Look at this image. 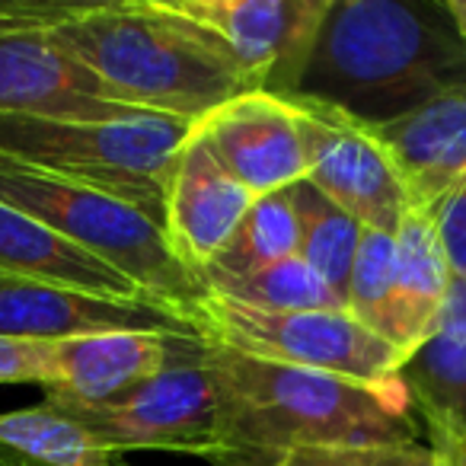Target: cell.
Instances as JSON below:
<instances>
[{
    "label": "cell",
    "mask_w": 466,
    "mask_h": 466,
    "mask_svg": "<svg viewBox=\"0 0 466 466\" xmlns=\"http://www.w3.org/2000/svg\"><path fill=\"white\" fill-rule=\"evenodd\" d=\"M208 349L224 400L214 466H275L300 447L419 441V419L400 377L361 383Z\"/></svg>",
    "instance_id": "6da1fadb"
},
{
    "label": "cell",
    "mask_w": 466,
    "mask_h": 466,
    "mask_svg": "<svg viewBox=\"0 0 466 466\" xmlns=\"http://www.w3.org/2000/svg\"><path fill=\"white\" fill-rule=\"evenodd\" d=\"M466 84V55L441 0H329L291 96L383 125Z\"/></svg>",
    "instance_id": "7a4b0ae2"
},
{
    "label": "cell",
    "mask_w": 466,
    "mask_h": 466,
    "mask_svg": "<svg viewBox=\"0 0 466 466\" xmlns=\"http://www.w3.org/2000/svg\"><path fill=\"white\" fill-rule=\"evenodd\" d=\"M46 29L122 106L198 125L227 99L253 93L211 35L167 0L46 4Z\"/></svg>",
    "instance_id": "3957f363"
},
{
    "label": "cell",
    "mask_w": 466,
    "mask_h": 466,
    "mask_svg": "<svg viewBox=\"0 0 466 466\" xmlns=\"http://www.w3.org/2000/svg\"><path fill=\"white\" fill-rule=\"evenodd\" d=\"M0 205L61 233L74 247L125 275L144 298L173 307L195 323L208 288L173 253L163 227L150 214L7 157H0Z\"/></svg>",
    "instance_id": "277c9868"
},
{
    "label": "cell",
    "mask_w": 466,
    "mask_h": 466,
    "mask_svg": "<svg viewBox=\"0 0 466 466\" xmlns=\"http://www.w3.org/2000/svg\"><path fill=\"white\" fill-rule=\"evenodd\" d=\"M192 128L147 109L106 122L0 116V157L128 201L163 227V188Z\"/></svg>",
    "instance_id": "5b68a950"
},
{
    "label": "cell",
    "mask_w": 466,
    "mask_h": 466,
    "mask_svg": "<svg viewBox=\"0 0 466 466\" xmlns=\"http://www.w3.org/2000/svg\"><path fill=\"white\" fill-rule=\"evenodd\" d=\"M52 402L74 419L109 453L176 451L211 463L220 447V383L211 368V349L201 336L186 339L173 361L154 377L135 383L106 402Z\"/></svg>",
    "instance_id": "8992f818"
},
{
    "label": "cell",
    "mask_w": 466,
    "mask_h": 466,
    "mask_svg": "<svg viewBox=\"0 0 466 466\" xmlns=\"http://www.w3.org/2000/svg\"><path fill=\"white\" fill-rule=\"evenodd\" d=\"M201 339L259 361L307 368L361 383L396 380L406 355L364 329L349 310H256L208 291L195 313Z\"/></svg>",
    "instance_id": "52a82bcc"
},
{
    "label": "cell",
    "mask_w": 466,
    "mask_h": 466,
    "mask_svg": "<svg viewBox=\"0 0 466 466\" xmlns=\"http://www.w3.org/2000/svg\"><path fill=\"white\" fill-rule=\"evenodd\" d=\"M285 99L300 116L307 182L332 205L349 211L364 230L396 233L412 205L393 160L370 125L317 99Z\"/></svg>",
    "instance_id": "ba28073f"
},
{
    "label": "cell",
    "mask_w": 466,
    "mask_h": 466,
    "mask_svg": "<svg viewBox=\"0 0 466 466\" xmlns=\"http://www.w3.org/2000/svg\"><path fill=\"white\" fill-rule=\"evenodd\" d=\"M131 112L52 39L46 4H0V116L106 122Z\"/></svg>",
    "instance_id": "9c48e42d"
},
{
    "label": "cell",
    "mask_w": 466,
    "mask_h": 466,
    "mask_svg": "<svg viewBox=\"0 0 466 466\" xmlns=\"http://www.w3.org/2000/svg\"><path fill=\"white\" fill-rule=\"evenodd\" d=\"M211 35L253 93L291 96L329 0H167Z\"/></svg>",
    "instance_id": "30bf717a"
},
{
    "label": "cell",
    "mask_w": 466,
    "mask_h": 466,
    "mask_svg": "<svg viewBox=\"0 0 466 466\" xmlns=\"http://www.w3.org/2000/svg\"><path fill=\"white\" fill-rule=\"evenodd\" d=\"M96 332L201 336L188 317L157 300H112L0 275V339L65 342Z\"/></svg>",
    "instance_id": "8fae6325"
},
{
    "label": "cell",
    "mask_w": 466,
    "mask_h": 466,
    "mask_svg": "<svg viewBox=\"0 0 466 466\" xmlns=\"http://www.w3.org/2000/svg\"><path fill=\"white\" fill-rule=\"evenodd\" d=\"M195 131L253 198L307 179L300 116L285 96L240 93L208 112Z\"/></svg>",
    "instance_id": "7c38bea8"
},
{
    "label": "cell",
    "mask_w": 466,
    "mask_h": 466,
    "mask_svg": "<svg viewBox=\"0 0 466 466\" xmlns=\"http://www.w3.org/2000/svg\"><path fill=\"white\" fill-rule=\"evenodd\" d=\"M253 195L233 179L192 128L163 188V233L195 275L227 247Z\"/></svg>",
    "instance_id": "4fadbf2b"
},
{
    "label": "cell",
    "mask_w": 466,
    "mask_h": 466,
    "mask_svg": "<svg viewBox=\"0 0 466 466\" xmlns=\"http://www.w3.org/2000/svg\"><path fill=\"white\" fill-rule=\"evenodd\" d=\"M370 131L393 160L412 211L428 214L466 176V84Z\"/></svg>",
    "instance_id": "5bb4252c"
},
{
    "label": "cell",
    "mask_w": 466,
    "mask_h": 466,
    "mask_svg": "<svg viewBox=\"0 0 466 466\" xmlns=\"http://www.w3.org/2000/svg\"><path fill=\"white\" fill-rule=\"evenodd\" d=\"M195 336L167 332H96L55 342L52 383L46 400L61 402H106L122 396L135 383L163 370L179 345Z\"/></svg>",
    "instance_id": "9a60e30c"
},
{
    "label": "cell",
    "mask_w": 466,
    "mask_h": 466,
    "mask_svg": "<svg viewBox=\"0 0 466 466\" xmlns=\"http://www.w3.org/2000/svg\"><path fill=\"white\" fill-rule=\"evenodd\" d=\"M396 377L431 431V447H466V285L453 281L438 326Z\"/></svg>",
    "instance_id": "2e32d148"
},
{
    "label": "cell",
    "mask_w": 466,
    "mask_h": 466,
    "mask_svg": "<svg viewBox=\"0 0 466 466\" xmlns=\"http://www.w3.org/2000/svg\"><path fill=\"white\" fill-rule=\"evenodd\" d=\"M0 275L42 281L93 298L150 300L112 266L7 205H0Z\"/></svg>",
    "instance_id": "e0dca14e"
},
{
    "label": "cell",
    "mask_w": 466,
    "mask_h": 466,
    "mask_svg": "<svg viewBox=\"0 0 466 466\" xmlns=\"http://www.w3.org/2000/svg\"><path fill=\"white\" fill-rule=\"evenodd\" d=\"M393 326L396 349L412 355L438 326L453 279L425 211H409L393 233Z\"/></svg>",
    "instance_id": "ac0fdd59"
},
{
    "label": "cell",
    "mask_w": 466,
    "mask_h": 466,
    "mask_svg": "<svg viewBox=\"0 0 466 466\" xmlns=\"http://www.w3.org/2000/svg\"><path fill=\"white\" fill-rule=\"evenodd\" d=\"M300 253V218L294 208L291 188L259 195L243 214L240 227L233 230L227 247L198 272L201 285L208 281L243 279L275 262H285Z\"/></svg>",
    "instance_id": "d6986e66"
},
{
    "label": "cell",
    "mask_w": 466,
    "mask_h": 466,
    "mask_svg": "<svg viewBox=\"0 0 466 466\" xmlns=\"http://www.w3.org/2000/svg\"><path fill=\"white\" fill-rule=\"evenodd\" d=\"M0 460L29 466H118V457L99 447L86 428L52 406L0 412Z\"/></svg>",
    "instance_id": "ffe728a7"
},
{
    "label": "cell",
    "mask_w": 466,
    "mask_h": 466,
    "mask_svg": "<svg viewBox=\"0 0 466 466\" xmlns=\"http://www.w3.org/2000/svg\"><path fill=\"white\" fill-rule=\"evenodd\" d=\"M291 198L300 218L298 256L329 285V291L345 307V288H349L351 262H355L364 227L349 211L332 205L326 195H319L307 179L294 182Z\"/></svg>",
    "instance_id": "44dd1931"
},
{
    "label": "cell",
    "mask_w": 466,
    "mask_h": 466,
    "mask_svg": "<svg viewBox=\"0 0 466 466\" xmlns=\"http://www.w3.org/2000/svg\"><path fill=\"white\" fill-rule=\"evenodd\" d=\"M208 291L220 294L237 304L256 307V310H345L342 300L329 291L323 279L307 266L300 256H291L285 262H275L268 268H259L243 279L208 281Z\"/></svg>",
    "instance_id": "7402d4cb"
},
{
    "label": "cell",
    "mask_w": 466,
    "mask_h": 466,
    "mask_svg": "<svg viewBox=\"0 0 466 466\" xmlns=\"http://www.w3.org/2000/svg\"><path fill=\"white\" fill-rule=\"evenodd\" d=\"M393 233L364 230L351 262L349 288H345V310L374 336L396 349L393 326Z\"/></svg>",
    "instance_id": "603a6c76"
},
{
    "label": "cell",
    "mask_w": 466,
    "mask_h": 466,
    "mask_svg": "<svg viewBox=\"0 0 466 466\" xmlns=\"http://www.w3.org/2000/svg\"><path fill=\"white\" fill-rule=\"evenodd\" d=\"M275 466H438V451L419 441L300 447V451H288Z\"/></svg>",
    "instance_id": "cb8c5ba5"
},
{
    "label": "cell",
    "mask_w": 466,
    "mask_h": 466,
    "mask_svg": "<svg viewBox=\"0 0 466 466\" xmlns=\"http://www.w3.org/2000/svg\"><path fill=\"white\" fill-rule=\"evenodd\" d=\"M428 220L434 227L451 279L466 285V176L428 211Z\"/></svg>",
    "instance_id": "d4e9b609"
},
{
    "label": "cell",
    "mask_w": 466,
    "mask_h": 466,
    "mask_svg": "<svg viewBox=\"0 0 466 466\" xmlns=\"http://www.w3.org/2000/svg\"><path fill=\"white\" fill-rule=\"evenodd\" d=\"M55 342H16L0 339V387L7 383H35L46 390L52 383Z\"/></svg>",
    "instance_id": "484cf974"
},
{
    "label": "cell",
    "mask_w": 466,
    "mask_h": 466,
    "mask_svg": "<svg viewBox=\"0 0 466 466\" xmlns=\"http://www.w3.org/2000/svg\"><path fill=\"white\" fill-rule=\"evenodd\" d=\"M447 10V16H451L453 29H457L460 35V46H463V55H466V0H441Z\"/></svg>",
    "instance_id": "4316f807"
},
{
    "label": "cell",
    "mask_w": 466,
    "mask_h": 466,
    "mask_svg": "<svg viewBox=\"0 0 466 466\" xmlns=\"http://www.w3.org/2000/svg\"><path fill=\"white\" fill-rule=\"evenodd\" d=\"M438 451V466H466V457H460L457 451H444V447H434Z\"/></svg>",
    "instance_id": "83f0119b"
},
{
    "label": "cell",
    "mask_w": 466,
    "mask_h": 466,
    "mask_svg": "<svg viewBox=\"0 0 466 466\" xmlns=\"http://www.w3.org/2000/svg\"><path fill=\"white\" fill-rule=\"evenodd\" d=\"M444 451H457L460 457H466V447H444Z\"/></svg>",
    "instance_id": "f1b7e54d"
},
{
    "label": "cell",
    "mask_w": 466,
    "mask_h": 466,
    "mask_svg": "<svg viewBox=\"0 0 466 466\" xmlns=\"http://www.w3.org/2000/svg\"><path fill=\"white\" fill-rule=\"evenodd\" d=\"M0 466H29V463H10V460H0Z\"/></svg>",
    "instance_id": "f546056e"
}]
</instances>
